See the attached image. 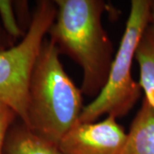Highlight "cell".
Wrapping results in <instances>:
<instances>
[{"mask_svg":"<svg viewBox=\"0 0 154 154\" xmlns=\"http://www.w3.org/2000/svg\"><path fill=\"white\" fill-rule=\"evenodd\" d=\"M57 15L48 35L59 52L82 70L81 91L96 98L113 62V45L103 27L106 4L101 0H55Z\"/></svg>","mask_w":154,"mask_h":154,"instance_id":"6da1fadb","label":"cell"},{"mask_svg":"<svg viewBox=\"0 0 154 154\" xmlns=\"http://www.w3.org/2000/svg\"><path fill=\"white\" fill-rule=\"evenodd\" d=\"M59 56L57 47L45 37L30 76L26 124L55 146L79 122L84 108L82 93L64 70Z\"/></svg>","mask_w":154,"mask_h":154,"instance_id":"7a4b0ae2","label":"cell"},{"mask_svg":"<svg viewBox=\"0 0 154 154\" xmlns=\"http://www.w3.org/2000/svg\"><path fill=\"white\" fill-rule=\"evenodd\" d=\"M150 0H132L124 33L103 89L84 106L79 121L94 122L102 116L115 118L128 114L141 95L132 75L133 60L140 37L150 24Z\"/></svg>","mask_w":154,"mask_h":154,"instance_id":"3957f363","label":"cell"},{"mask_svg":"<svg viewBox=\"0 0 154 154\" xmlns=\"http://www.w3.org/2000/svg\"><path fill=\"white\" fill-rule=\"evenodd\" d=\"M56 15L55 1H38L22 40L0 51V100L9 105L25 124L32 69Z\"/></svg>","mask_w":154,"mask_h":154,"instance_id":"277c9868","label":"cell"},{"mask_svg":"<svg viewBox=\"0 0 154 154\" xmlns=\"http://www.w3.org/2000/svg\"><path fill=\"white\" fill-rule=\"evenodd\" d=\"M126 137L116 118L107 116L99 122H77L57 147L61 154H122Z\"/></svg>","mask_w":154,"mask_h":154,"instance_id":"5b68a950","label":"cell"},{"mask_svg":"<svg viewBox=\"0 0 154 154\" xmlns=\"http://www.w3.org/2000/svg\"><path fill=\"white\" fill-rule=\"evenodd\" d=\"M122 154H154V107L145 99L127 134Z\"/></svg>","mask_w":154,"mask_h":154,"instance_id":"8992f818","label":"cell"},{"mask_svg":"<svg viewBox=\"0 0 154 154\" xmlns=\"http://www.w3.org/2000/svg\"><path fill=\"white\" fill-rule=\"evenodd\" d=\"M3 154H61L57 146L38 136L19 118L10 128Z\"/></svg>","mask_w":154,"mask_h":154,"instance_id":"52a82bcc","label":"cell"},{"mask_svg":"<svg viewBox=\"0 0 154 154\" xmlns=\"http://www.w3.org/2000/svg\"><path fill=\"white\" fill-rule=\"evenodd\" d=\"M134 58L140 68V82L146 99L154 107V26L149 24L142 33Z\"/></svg>","mask_w":154,"mask_h":154,"instance_id":"ba28073f","label":"cell"},{"mask_svg":"<svg viewBox=\"0 0 154 154\" xmlns=\"http://www.w3.org/2000/svg\"><path fill=\"white\" fill-rule=\"evenodd\" d=\"M0 17L4 28L15 40L19 37H24L26 33L22 31L16 21L13 11V2L0 1Z\"/></svg>","mask_w":154,"mask_h":154,"instance_id":"9c48e42d","label":"cell"},{"mask_svg":"<svg viewBox=\"0 0 154 154\" xmlns=\"http://www.w3.org/2000/svg\"><path fill=\"white\" fill-rule=\"evenodd\" d=\"M18 118L17 113L11 107L0 100V154H3L4 152L7 133Z\"/></svg>","mask_w":154,"mask_h":154,"instance_id":"30bf717a","label":"cell"},{"mask_svg":"<svg viewBox=\"0 0 154 154\" xmlns=\"http://www.w3.org/2000/svg\"><path fill=\"white\" fill-rule=\"evenodd\" d=\"M15 39L5 31L0 22V51L9 49L15 45Z\"/></svg>","mask_w":154,"mask_h":154,"instance_id":"8fae6325","label":"cell"},{"mask_svg":"<svg viewBox=\"0 0 154 154\" xmlns=\"http://www.w3.org/2000/svg\"><path fill=\"white\" fill-rule=\"evenodd\" d=\"M150 24L154 26V0H151L150 5Z\"/></svg>","mask_w":154,"mask_h":154,"instance_id":"7c38bea8","label":"cell"}]
</instances>
